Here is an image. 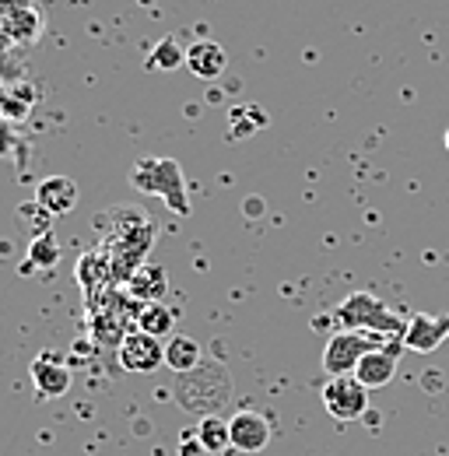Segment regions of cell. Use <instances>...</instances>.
I'll return each mask as SVG.
<instances>
[{
    "instance_id": "5b68a950",
    "label": "cell",
    "mask_w": 449,
    "mask_h": 456,
    "mask_svg": "<svg viewBox=\"0 0 449 456\" xmlns=\"http://www.w3.org/2000/svg\"><path fill=\"white\" fill-rule=\"evenodd\" d=\"M119 365L127 369V372H137V376H144V372H155V369H162L166 365V344L159 341V338H151V334H144V330H134V334H127L123 341H119Z\"/></svg>"
},
{
    "instance_id": "4fadbf2b",
    "label": "cell",
    "mask_w": 449,
    "mask_h": 456,
    "mask_svg": "<svg viewBox=\"0 0 449 456\" xmlns=\"http://www.w3.org/2000/svg\"><path fill=\"white\" fill-rule=\"evenodd\" d=\"M204 362V347L193 341V338H183V334H172L166 344V365L172 372L186 376V372H197Z\"/></svg>"
},
{
    "instance_id": "277c9868",
    "label": "cell",
    "mask_w": 449,
    "mask_h": 456,
    "mask_svg": "<svg viewBox=\"0 0 449 456\" xmlns=\"http://www.w3.org/2000/svg\"><path fill=\"white\" fill-rule=\"evenodd\" d=\"M323 407L337 421H355L369 411V387H362L355 376H331L323 383Z\"/></svg>"
},
{
    "instance_id": "2e32d148",
    "label": "cell",
    "mask_w": 449,
    "mask_h": 456,
    "mask_svg": "<svg viewBox=\"0 0 449 456\" xmlns=\"http://www.w3.org/2000/svg\"><path fill=\"white\" fill-rule=\"evenodd\" d=\"M56 260H60V246H56L53 232H43V235H32V242H29V260H25V267L32 271V267H56Z\"/></svg>"
},
{
    "instance_id": "5bb4252c",
    "label": "cell",
    "mask_w": 449,
    "mask_h": 456,
    "mask_svg": "<svg viewBox=\"0 0 449 456\" xmlns=\"http://www.w3.org/2000/svg\"><path fill=\"white\" fill-rule=\"evenodd\" d=\"M137 330H144V334H151V338H172V330H176V313L168 309L166 302H141V309H137Z\"/></svg>"
},
{
    "instance_id": "30bf717a",
    "label": "cell",
    "mask_w": 449,
    "mask_h": 456,
    "mask_svg": "<svg viewBox=\"0 0 449 456\" xmlns=\"http://www.w3.org/2000/svg\"><path fill=\"white\" fill-rule=\"evenodd\" d=\"M32 387L43 400L63 397L70 390V369L56 354H39L32 362Z\"/></svg>"
},
{
    "instance_id": "d6986e66",
    "label": "cell",
    "mask_w": 449,
    "mask_h": 456,
    "mask_svg": "<svg viewBox=\"0 0 449 456\" xmlns=\"http://www.w3.org/2000/svg\"><path fill=\"white\" fill-rule=\"evenodd\" d=\"M183 456H204V446H200V439H197V432H186V439H183Z\"/></svg>"
},
{
    "instance_id": "8992f818",
    "label": "cell",
    "mask_w": 449,
    "mask_h": 456,
    "mask_svg": "<svg viewBox=\"0 0 449 456\" xmlns=\"http://www.w3.org/2000/svg\"><path fill=\"white\" fill-rule=\"evenodd\" d=\"M228 436H232L228 450L242 456L264 453L271 446V421L260 411H239V414L228 418Z\"/></svg>"
},
{
    "instance_id": "ac0fdd59",
    "label": "cell",
    "mask_w": 449,
    "mask_h": 456,
    "mask_svg": "<svg viewBox=\"0 0 449 456\" xmlns=\"http://www.w3.org/2000/svg\"><path fill=\"white\" fill-rule=\"evenodd\" d=\"M14 14H18V25H11V36H14L18 43L36 39V36H39V18H36V11H14Z\"/></svg>"
},
{
    "instance_id": "52a82bcc",
    "label": "cell",
    "mask_w": 449,
    "mask_h": 456,
    "mask_svg": "<svg viewBox=\"0 0 449 456\" xmlns=\"http://www.w3.org/2000/svg\"><path fill=\"white\" fill-rule=\"evenodd\" d=\"M446 338H449V313H443V316L414 313V316L407 320V327H404L400 347L418 351V354H429V351H436Z\"/></svg>"
},
{
    "instance_id": "ffe728a7",
    "label": "cell",
    "mask_w": 449,
    "mask_h": 456,
    "mask_svg": "<svg viewBox=\"0 0 449 456\" xmlns=\"http://www.w3.org/2000/svg\"><path fill=\"white\" fill-rule=\"evenodd\" d=\"M446 151H449V130H446Z\"/></svg>"
},
{
    "instance_id": "7a4b0ae2",
    "label": "cell",
    "mask_w": 449,
    "mask_h": 456,
    "mask_svg": "<svg viewBox=\"0 0 449 456\" xmlns=\"http://www.w3.org/2000/svg\"><path fill=\"white\" fill-rule=\"evenodd\" d=\"M130 183L144 193L162 197L172 211L190 215V197H186V183H183V169L172 159H141L130 169Z\"/></svg>"
},
{
    "instance_id": "9a60e30c",
    "label": "cell",
    "mask_w": 449,
    "mask_h": 456,
    "mask_svg": "<svg viewBox=\"0 0 449 456\" xmlns=\"http://www.w3.org/2000/svg\"><path fill=\"white\" fill-rule=\"evenodd\" d=\"M197 439L204 446V453H228L232 446V436H228V418L222 414H204L200 425H197Z\"/></svg>"
},
{
    "instance_id": "ba28073f",
    "label": "cell",
    "mask_w": 449,
    "mask_h": 456,
    "mask_svg": "<svg viewBox=\"0 0 449 456\" xmlns=\"http://www.w3.org/2000/svg\"><path fill=\"white\" fill-rule=\"evenodd\" d=\"M78 183L70 179V175H46L39 186H36V204L46 211V215H53V218H63V215H70L74 208H78Z\"/></svg>"
},
{
    "instance_id": "e0dca14e",
    "label": "cell",
    "mask_w": 449,
    "mask_h": 456,
    "mask_svg": "<svg viewBox=\"0 0 449 456\" xmlns=\"http://www.w3.org/2000/svg\"><path fill=\"white\" fill-rule=\"evenodd\" d=\"M179 63H186V53L176 46L172 36H166V39L148 53V70H176Z\"/></svg>"
},
{
    "instance_id": "7c38bea8",
    "label": "cell",
    "mask_w": 449,
    "mask_h": 456,
    "mask_svg": "<svg viewBox=\"0 0 449 456\" xmlns=\"http://www.w3.org/2000/svg\"><path fill=\"white\" fill-rule=\"evenodd\" d=\"M127 288H130V295L141 298V302H162L168 291L166 267H159V264H144V267H137V274L127 281Z\"/></svg>"
},
{
    "instance_id": "8fae6325",
    "label": "cell",
    "mask_w": 449,
    "mask_h": 456,
    "mask_svg": "<svg viewBox=\"0 0 449 456\" xmlns=\"http://www.w3.org/2000/svg\"><path fill=\"white\" fill-rule=\"evenodd\" d=\"M224 63H228V57H224V50L215 39H200V43H193V46L186 50V67H190V74L200 77V81L222 77Z\"/></svg>"
},
{
    "instance_id": "3957f363",
    "label": "cell",
    "mask_w": 449,
    "mask_h": 456,
    "mask_svg": "<svg viewBox=\"0 0 449 456\" xmlns=\"http://www.w3.org/2000/svg\"><path fill=\"white\" fill-rule=\"evenodd\" d=\"M393 344L390 338H380V334H358V330H337L334 338L323 347V372L327 376H355L358 362L376 351V347H387Z\"/></svg>"
},
{
    "instance_id": "6da1fadb",
    "label": "cell",
    "mask_w": 449,
    "mask_h": 456,
    "mask_svg": "<svg viewBox=\"0 0 449 456\" xmlns=\"http://www.w3.org/2000/svg\"><path fill=\"white\" fill-rule=\"evenodd\" d=\"M334 320L340 323V330H358V334H380V338H404V320L393 313L390 305L372 295V291H355L347 295L334 309Z\"/></svg>"
},
{
    "instance_id": "9c48e42d",
    "label": "cell",
    "mask_w": 449,
    "mask_h": 456,
    "mask_svg": "<svg viewBox=\"0 0 449 456\" xmlns=\"http://www.w3.org/2000/svg\"><path fill=\"white\" fill-rule=\"evenodd\" d=\"M393 376H396V344H387V347H376L369 351L358 369H355V379L369 390H380V387H390Z\"/></svg>"
}]
</instances>
